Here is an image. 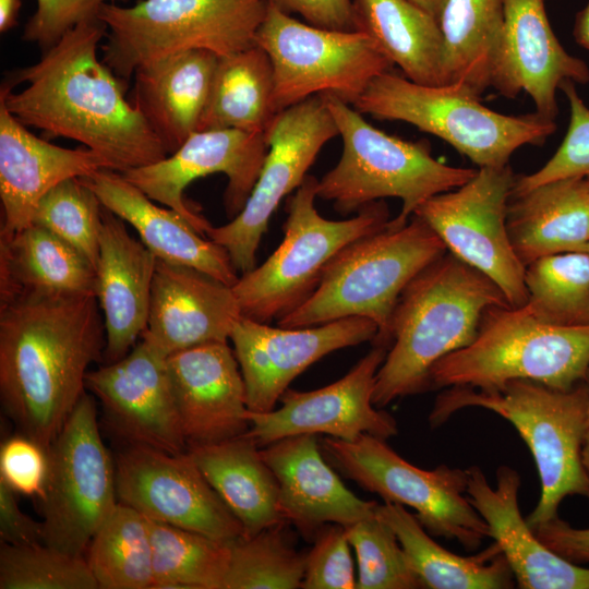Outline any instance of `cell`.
Instances as JSON below:
<instances>
[{
  "mask_svg": "<svg viewBox=\"0 0 589 589\" xmlns=\"http://www.w3.org/2000/svg\"><path fill=\"white\" fill-rule=\"evenodd\" d=\"M106 34L100 20L77 24L36 63L8 76L0 103L22 124L76 141L100 156L107 169L123 173L168 153L125 98L122 79L98 59Z\"/></svg>",
  "mask_w": 589,
  "mask_h": 589,
  "instance_id": "cell-1",
  "label": "cell"
},
{
  "mask_svg": "<svg viewBox=\"0 0 589 589\" xmlns=\"http://www.w3.org/2000/svg\"><path fill=\"white\" fill-rule=\"evenodd\" d=\"M96 296H25L0 303V397L21 434L48 449L103 358Z\"/></svg>",
  "mask_w": 589,
  "mask_h": 589,
  "instance_id": "cell-2",
  "label": "cell"
},
{
  "mask_svg": "<svg viewBox=\"0 0 589 589\" xmlns=\"http://www.w3.org/2000/svg\"><path fill=\"white\" fill-rule=\"evenodd\" d=\"M496 305H509L501 288L448 251L424 267L395 306L392 344L376 373L374 406L383 408L397 398L430 390L432 366L468 346L483 313Z\"/></svg>",
  "mask_w": 589,
  "mask_h": 589,
  "instance_id": "cell-3",
  "label": "cell"
},
{
  "mask_svg": "<svg viewBox=\"0 0 589 589\" xmlns=\"http://www.w3.org/2000/svg\"><path fill=\"white\" fill-rule=\"evenodd\" d=\"M467 407L484 408L510 422L532 454L541 493L526 518L530 527L557 517L565 497L587 496L581 452L589 431V392L584 382L566 390L528 380L496 390L453 386L437 396L429 422L437 428Z\"/></svg>",
  "mask_w": 589,
  "mask_h": 589,
  "instance_id": "cell-4",
  "label": "cell"
},
{
  "mask_svg": "<svg viewBox=\"0 0 589 589\" xmlns=\"http://www.w3.org/2000/svg\"><path fill=\"white\" fill-rule=\"evenodd\" d=\"M447 252L434 230L412 215L399 228L363 236L326 264L312 294L280 317L281 327H309L360 316L377 325L373 346L390 347L392 317L400 293L424 267Z\"/></svg>",
  "mask_w": 589,
  "mask_h": 589,
  "instance_id": "cell-5",
  "label": "cell"
},
{
  "mask_svg": "<svg viewBox=\"0 0 589 589\" xmlns=\"http://www.w3.org/2000/svg\"><path fill=\"white\" fill-rule=\"evenodd\" d=\"M323 95L342 140L337 165L317 182V197L332 201L341 214L386 197L402 202L388 226H405L434 195L454 190L477 172L435 159L426 141L410 142L370 124L356 108L333 94Z\"/></svg>",
  "mask_w": 589,
  "mask_h": 589,
  "instance_id": "cell-6",
  "label": "cell"
},
{
  "mask_svg": "<svg viewBox=\"0 0 589 589\" xmlns=\"http://www.w3.org/2000/svg\"><path fill=\"white\" fill-rule=\"evenodd\" d=\"M589 368V326L541 322L525 306L496 305L482 315L474 339L431 369V389L496 390L516 380L570 389Z\"/></svg>",
  "mask_w": 589,
  "mask_h": 589,
  "instance_id": "cell-7",
  "label": "cell"
},
{
  "mask_svg": "<svg viewBox=\"0 0 589 589\" xmlns=\"http://www.w3.org/2000/svg\"><path fill=\"white\" fill-rule=\"evenodd\" d=\"M353 107L362 115L404 121L433 134L479 168L507 166L518 148L542 145L556 130L554 120L536 111L496 112L461 83L424 85L392 71L371 81Z\"/></svg>",
  "mask_w": 589,
  "mask_h": 589,
  "instance_id": "cell-8",
  "label": "cell"
},
{
  "mask_svg": "<svg viewBox=\"0 0 589 589\" xmlns=\"http://www.w3.org/2000/svg\"><path fill=\"white\" fill-rule=\"evenodd\" d=\"M267 0H140L106 3L103 61L122 80L151 61L204 49L228 56L255 45Z\"/></svg>",
  "mask_w": 589,
  "mask_h": 589,
  "instance_id": "cell-9",
  "label": "cell"
},
{
  "mask_svg": "<svg viewBox=\"0 0 589 589\" xmlns=\"http://www.w3.org/2000/svg\"><path fill=\"white\" fill-rule=\"evenodd\" d=\"M317 182L306 175L289 195L281 243L232 286L243 317L263 323L278 321L312 294L324 267L340 249L385 228L390 220L384 200L363 206L348 219L324 218L314 204Z\"/></svg>",
  "mask_w": 589,
  "mask_h": 589,
  "instance_id": "cell-10",
  "label": "cell"
},
{
  "mask_svg": "<svg viewBox=\"0 0 589 589\" xmlns=\"http://www.w3.org/2000/svg\"><path fill=\"white\" fill-rule=\"evenodd\" d=\"M320 443L332 467L384 502L414 509L431 536L456 540L471 551L490 538L488 524L467 495V469L445 464L421 469L398 455L386 440L370 434L353 441L327 436Z\"/></svg>",
  "mask_w": 589,
  "mask_h": 589,
  "instance_id": "cell-11",
  "label": "cell"
},
{
  "mask_svg": "<svg viewBox=\"0 0 589 589\" xmlns=\"http://www.w3.org/2000/svg\"><path fill=\"white\" fill-rule=\"evenodd\" d=\"M255 44L271 59L278 112L321 94L353 106L371 81L394 65L365 33L314 26L272 3Z\"/></svg>",
  "mask_w": 589,
  "mask_h": 589,
  "instance_id": "cell-12",
  "label": "cell"
},
{
  "mask_svg": "<svg viewBox=\"0 0 589 589\" xmlns=\"http://www.w3.org/2000/svg\"><path fill=\"white\" fill-rule=\"evenodd\" d=\"M40 505L44 543L84 555L118 505L115 458L99 431L96 402L84 393L47 449Z\"/></svg>",
  "mask_w": 589,
  "mask_h": 589,
  "instance_id": "cell-13",
  "label": "cell"
},
{
  "mask_svg": "<svg viewBox=\"0 0 589 589\" xmlns=\"http://www.w3.org/2000/svg\"><path fill=\"white\" fill-rule=\"evenodd\" d=\"M516 177L509 165L478 168L466 183L432 196L413 215L434 230L449 253L491 278L512 308H521L528 299L526 266L506 224Z\"/></svg>",
  "mask_w": 589,
  "mask_h": 589,
  "instance_id": "cell-14",
  "label": "cell"
},
{
  "mask_svg": "<svg viewBox=\"0 0 589 589\" xmlns=\"http://www.w3.org/2000/svg\"><path fill=\"white\" fill-rule=\"evenodd\" d=\"M338 135L323 95L280 111L266 132L268 151L242 211L206 237L228 252L237 272L255 267L256 251L281 200L302 183L322 147Z\"/></svg>",
  "mask_w": 589,
  "mask_h": 589,
  "instance_id": "cell-15",
  "label": "cell"
},
{
  "mask_svg": "<svg viewBox=\"0 0 589 589\" xmlns=\"http://www.w3.org/2000/svg\"><path fill=\"white\" fill-rule=\"evenodd\" d=\"M115 464L119 503L148 519L226 542L243 534L239 520L188 452L127 445Z\"/></svg>",
  "mask_w": 589,
  "mask_h": 589,
  "instance_id": "cell-16",
  "label": "cell"
},
{
  "mask_svg": "<svg viewBox=\"0 0 589 589\" xmlns=\"http://www.w3.org/2000/svg\"><path fill=\"white\" fill-rule=\"evenodd\" d=\"M267 151L266 133L236 129L195 131L164 159L122 175L154 202L175 209L206 236L212 225L187 203L184 189L195 179L226 175L224 206L232 219L248 201Z\"/></svg>",
  "mask_w": 589,
  "mask_h": 589,
  "instance_id": "cell-17",
  "label": "cell"
},
{
  "mask_svg": "<svg viewBox=\"0 0 589 589\" xmlns=\"http://www.w3.org/2000/svg\"><path fill=\"white\" fill-rule=\"evenodd\" d=\"M387 351L373 346L346 375L322 388L309 392L288 388L277 409L266 412L248 409L247 434L259 447L299 434H325L344 441H353L362 434L383 440L397 435L394 417L373 404L376 373Z\"/></svg>",
  "mask_w": 589,
  "mask_h": 589,
  "instance_id": "cell-18",
  "label": "cell"
},
{
  "mask_svg": "<svg viewBox=\"0 0 589 589\" xmlns=\"http://www.w3.org/2000/svg\"><path fill=\"white\" fill-rule=\"evenodd\" d=\"M377 325L351 316L309 327H272L241 316L229 339L245 386L247 407L254 412L275 408L289 384L326 354L373 341Z\"/></svg>",
  "mask_w": 589,
  "mask_h": 589,
  "instance_id": "cell-19",
  "label": "cell"
},
{
  "mask_svg": "<svg viewBox=\"0 0 589 589\" xmlns=\"http://www.w3.org/2000/svg\"><path fill=\"white\" fill-rule=\"evenodd\" d=\"M86 388L100 401L108 428L127 445L187 452L167 356L144 338L118 361L88 371Z\"/></svg>",
  "mask_w": 589,
  "mask_h": 589,
  "instance_id": "cell-20",
  "label": "cell"
},
{
  "mask_svg": "<svg viewBox=\"0 0 589 589\" xmlns=\"http://www.w3.org/2000/svg\"><path fill=\"white\" fill-rule=\"evenodd\" d=\"M502 1L503 43L492 87L507 98L527 93L537 113L555 120L556 92L565 82L589 83V68L558 41L544 0Z\"/></svg>",
  "mask_w": 589,
  "mask_h": 589,
  "instance_id": "cell-21",
  "label": "cell"
},
{
  "mask_svg": "<svg viewBox=\"0 0 589 589\" xmlns=\"http://www.w3.org/2000/svg\"><path fill=\"white\" fill-rule=\"evenodd\" d=\"M167 368L188 446L216 443L248 432L244 381L227 341L172 353L167 357Z\"/></svg>",
  "mask_w": 589,
  "mask_h": 589,
  "instance_id": "cell-22",
  "label": "cell"
},
{
  "mask_svg": "<svg viewBox=\"0 0 589 589\" xmlns=\"http://www.w3.org/2000/svg\"><path fill=\"white\" fill-rule=\"evenodd\" d=\"M242 316L232 286L196 268L157 259L142 338L165 356L226 342Z\"/></svg>",
  "mask_w": 589,
  "mask_h": 589,
  "instance_id": "cell-23",
  "label": "cell"
},
{
  "mask_svg": "<svg viewBox=\"0 0 589 589\" xmlns=\"http://www.w3.org/2000/svg\"><path fill=\"white\" fill-rule=\"evenodd\" d=\"M279 486V512L305 538L326 524L345 527L375 513L377 503L353 494L329 466L316 434L280 438L260 448Z\"/></svg>",
  "mask_w": 589,
  "mask_h": 589,
  "instance_id": "cell-24",
  "label": "cell"
},
{
  "mask_svg": "<svg viewBox=\"0 0 589 589\" xmlns=\"http://www.w3.org/2000/svg\"><path fill=\"white\" fill-rule=\"evenodd\" d=\"M467 495L489 526L520 589H589V568L570 563L534 534L519 510V473L502 465L492 488L479 466L467 468Z\"/></svg>",
  "mask_w": 589,
  "mask_h": 589,
  "instance_id": "cell-25",
  "label": "cell"
},
{
  "mask_svg": "<svg viewBox=\"0 0 589 589\" xmlns=\"http://www.w3.org/2000/svg\"><path fill=\"white\" fill-rule=\"evenodd\" d=\"M107 168L87 147L64 148L31 133L0 103V236L33 224L38 203L58 183Z\"/></svg>",
  "mask_w": 589,
  "mask_h": 589,
  "instance_id": "cell-26",
  "label": "cell"
},
{
  "mask_svg": "<svg viewBox=\"0 0 589 589\" xmlns=\"http://www.w3.org/2000/svg\"><path fill=\"white\" fill-rule=\"evenodd\" d=\"M124 220L103 206L96 266V298L104 315L103 358H123L144 333L157 257L127 230Z\"/></svg>",
  "mask_w": 589,
  "mask_h": 589,
  "instance_id": "cell-27",
  "label": "cell"
},
{
  "mask_svg": "<svg viewBox=\"0 0 589 589\" xmlns=\"http://www.w3.org/2000/svg\"><path fill=\"white\" fill-rule=\"evenodd\" d=\"M81 180L103 206L136 230L157 259L196 268L229 286L239 279L225 248L201 235L175 209L156 205L122 173L101 168Z\"/></svg>",
  "mask_w": 589,
  "mask_h": 589,
  "instance_id": "cell-28",
  "label": "cell"
},
{
  "mask_svg": "<svg viewBox=\"0 0 589 589\" xmlns=\"http://www.w3.org/2000/svg\"><path fill=\"white\" fill-rule=\"evenodd\" d=\"M219 56L204 49L170 55L134 72L132 105L169 154L197 131Z\"/></svg>",
  "mask_w": 589,
  "mask_h": 589,
  "instance_id": "cell-29",
  "label": "cell"
},
{
  "mask_svg": "<svg viewBox=\"0 0 589 589\" xmlns=\"http://www.w3.org/2000/svg\"><path fill=\"white\" fill-rule=\"evenodd\" d=\"M506 224L512 245L525 266L546 255L585 251L589 243L586 177L553 180L512 195Z\"/></svg>",
  "mask_w": 589,
  "mask_h": 589,
  "instance_id": "cell-30",
  "label": "cell"
},
{
  "mask_svg": "<svg viewBox=\"0 0 589 589\" xmlns=\"http://www.w3.org/2000/svg\"><path fill=\"white\" fill-rule=\"evenodd\" d=\"M96 296V271L76 249L32 224L0 236V303L25 296Z\"/></svg>",
  "mask_w": 589,
  "mask_h": 589,
  "instance_id": "cell-31",
  "label": "cell"
},
{
  "mask_svg": "<svg viewBox=\"0 0 589 589\" xmlns=\"http://www.w3.org/2000/svg\"><path fill=\"white\" fill-rule=\"evenodd\" d=\"M247 433L233 438L189 445L205 479L242 526L243 534H254L283 520L277 479Z\"/></svg>",
  "mask_w": 589,
  "mask_h": 589,
  "instance_id": "cell-32",
  "label": "cell"
},
{
  "mask_svg": "<svg viewBox=\"0 0 589 589\" xmlns=\"http://www.w3.org/2000/svg\"><path fill=\"white\" fill-rule=\"evenodd\" d=\"M376 515L396 533L408 562L428 589H509L516 587L510 566L493 542L472 556L440 545L405 506L384 502Z\"/></svg>",
  "mask_w": 589,
  "mask_h": 589,
  "instance_id": "cell-33",
  "label": "cell"
},
{
  "mask_svg": "<svg viewBox=\"0 0 589 589\" xmlns=\"http://www.w3.org/2000/svg\"><path fill=\"white\" fill-rule=\"evenodd\" d=\"M356 31L365 33L408 80L442 85L444 43L435 17L408 0H352Z\"/></svg>",
  "mask_w": 589,
  "mask_h": 589,
  "instance_id": "cell-34",
  "label": "cell"
},
{
  "mask_svg": "<svg viewBox=\"0 0 589 589\" xmlns=\"http://www.w3.org/2000/svg\"><path fill=\"white\" fill-rule=\"evenodd\" d=\"M437 22L444 43V84L461 83L480 96L492 87L501 57L503 1L445 0Z\"/></svg>",
  "mask_w": 589,
  "mask_h": 589,
  "instance_id": "cell-35",
  "label": "cell"
},
{
  "mask_svg": "<svg viewBox=\"0 0 589 589\" xmlns=\"http://www.w3.org/2000/svg\"><path fill=\"white\" fill-rule=\"evenodd\" d=\"M278 113L272 62L255 44L219 56L197 131L236 129L266 133Z\"/></svg>",
  "mask_w": 589,
  "mask_h": 589,
  "instance_id": "cell-36",
  "label": "cell"
},
{
  "mask_svg": "<svg viewBox=\"0 0 589 589\" xmlns=\"http://www.w3.org/2000/svg\"><path fill=\"white\" fill-rule=\"evenodd\" d=\"M98 589H151L153 554L148 518L118 503L86 552Z\"/></svg>",
  "mask_w": 589,
  "mask_h": 589,
  "instance_id": "cell-37",
  "label": "cell"
},
{
  "mask_svg": "<svg viewBox=\"0 0 589 589\" xmlns=\"http://www.w3.org/2000/svg\"><path fill=\"white\" fill-rule=\"evenodd\" d=\"M153 554L151 589H225L230 542L148 519Z\"/></svg>",
  "mask_w": 589,
  "mask_h": 589,
  "instance_id": "cell-38",
  "label": "cell"
},
{
  "mask_svg": "<svg viewBox=\"0 0 589 589\" xmlns=\"http://www.w3.org/2000/svg\"><path fill=\"white\" fill-rule=\"evenodd\" d=\"M525 309L541 322L589 326V254L573 251L546 255L526 266Z\"/></svg>",
  "mask_w": 589,
  "mask_h": 589,
  "instance_id": "cell-39",
  "label": "cell"
},
{
  "mask_svg": "<svg viewBox=\"0 0 589 589\" xmlns=\"http://www.w3.org/2000/svg\"><path fill=\"white\" fill-rule=\"evenodd\" d=\"M287 521L230 542L225 589H298L302 587L306 553L298 552Z\"/></svg>",
  "mask_w": 589,
  "mask_h": 589,
  "instance_id": "cell-40",
  "label": "cell"
},
{
  "mask_svg": "<svg viewBox=\"0 0 589 589\" xmlns=\"http://www.w3.org/2000/svg\"><path fill=\"white\" fill-rule=\"evenodd\" d=\"M0 589H98V585L84 555L45 543H1Z\"/></svg>",
  "mask_w": 589,
  "mask_h": 589,
  "instance_id": "cell-41",
  "label": "cell"
},
{
  "mask_svg": "<svg viewBox=\"0 0 589 589\" xmlns=\"http://www.w3.org/2000/svg\"><path fill=\"white\" fill-rule=\"evenodd\" d=\"M33 224L51 231L76 249L96 271L103 226V205L81 178L63 180L48 191Z\"/></svg>",
  "mask_w": 589,
  "mask_h": 589,
  "instance_id": "cell-42",
  "label": "cell"
},
{
  "mask_svg": "<svg viewBox=\"0 0 589 589\" xmlns=\"http://www.w3.org/2000/svg\"><path fill=\"white\" fill-rule=\"evenodd\" d=\"M345 531L357 557V589L423 588L396 533L376 513Z\"/></svg>",
  "mask_w": 589,
  "mask_h": 589,
  "instance_id": "cell-43",
  "label": "cell"
},
{
  "mask_svg": "<svg viewBox=\"0 0 589 589\" xmlns=\"http://www.w3.org/2000/svg\"><path fill=\"white\" fill-rule=\"evenodd\" d=\"M560 89L569 103L566 134L554 155L540 169L516 177L512 195L553 180L589 176V107L576 92L574 82L563 83Z\"/></svg>",
  "mask_w": 589,
  "mask_h": 589,
  "instance_id": "cell-44",
  "label": "cell"
},
{
  "mask_svg": "<svg viewBox=\"0 0 589 589\" xmlns=\"http://www.w3.org/2000/svg\"><path fill=\"white\" fill-rule=\"evenodd\" d=\"M345 526L326 524L306 553L302 589H357V577Z\"/></svg>",
  "mask_w": 589,
  "mask_h": 589,
  "instance_id": "cell-45",
  "label": "cell"
},
{
  "mask_svg": "<svg viewBox=\"0 0 589 589\" xmlns=\"http://www.w3.org/2000/svg\"><path fill=\"white\" fill-rule=\"evenodd\" d=\"M127 1L129 0H37L36 11L28 19L22 39L47 50L77 24L99 20L104 4Z\"/></svg>",
  "mask_w": 589,
  "mask_h": 589,
  "instance_id": "cell-46",
  "label": "cell"
},
{
  "mask_svg": "<svg viewBox=\"0 0 589 589\" xmlns=\"http://www.w3.org/2000/svg\"><path fill=\"white\" fill-rule=\"evenodd\" d=\"M48 471L47 450L21 434L5 440L0 448V479L16 493L40 498Z\"/></svg>",
  "mask_w": 589,
  "mask_h": 589,
  "instance_id": "cell-47",
  "label": "cell"
},
{
  "mask_svg": "<svg viewBox=\"0 0 589 589\" xmlns=\"http://www.w3.org/2000/svg\"><path fill=\"white\" fill-rule=\"evenodd\" d=\"M281 10L300 14L314 26L356 31L352 0H267Z\"/></svg>",
  "mask_w": 589,
  "mask_h": 589,
  "instance_id": "cell-48",
  "label": "cell"
},
{
  "mask_svg": "<svg viewBox=\"0 0 589 589\" xmlns=\"http://www.w3.org/2000/svg\"><path fill=\"white\" fill-rule=\"evenodd\" d=\"M0 540L7 544L44 543L43 521L24 514L17 504L16 492L0 479Z\"/></svg>",
  "mask_w": 589,
  "mask_h": 589,
  "instance_id": "cell-49",
  "label": "cell"
},
{
  "mask_svg": "<svg viewBox=\"0 0 589 589\" xmlns=\"http://www.w3.org/2000/svg\"><path fill=\"white\" fill-rule=\"evenodd\" d=\"M531 528L543 544L566 561L578 565L589 562V528H574L558 516Z\"/></svg>",
  "mask_w": 589,
  "mask_h": 589,
  "instance_id": "cell-50",
  "label": "cell"
},
{
  "mask_svg": "<svg viewBox=\"0 0 589 589\" xmlns=\"http://www.w3.org/2000/svg\"><path fill=\"white\" fill-rule=\"evenodd\" d=\"M22 0H0V32L7 33L17 24Z\"/></svg>",
  "mask_w": 589,
  "mask_h": 589,
  "instance_id": "cell-51",
  "label": "cell"
},
{
  "mask_svg": "<svg viewBox=\"0 0 589 589\" xmlns=\"http://www.w3.org/2000/svg\"><path fill=\"white\" fill-rule=\"evenodd\" d=\"M573 36L578 45L589 51V1L575 16Z\"/></svg>",
  "mask_w": 589,
  "mask_h": 589,
  "instance_id": "cell-52",
  "label": "cell"
},
{
  "mask_svg": "<svg viewBox=\"0 0 589 589\" xmlns=\"http://www.w3.org/2000/svg\"><path fill=\"white\" fill-rule=\"evenodd\" d=\"M414 5L419 7L436 20L441 13L442 7L445 0H408Z\"/></svg>",
  "mask_w": 589,
  "mask_h": 589,
  "instance_id": "cell-53",
  "label": "cell"
},
{
  "mask_svg": "<svg viewBox=\"0 0 589 589\" xmlns=\"http://www.w3.org/2000/svg\"><path fill=\"white\" fill-rule=\"evenodd\" d=\"M581 456H582V464H584L585 470H586L588 479H589V431L586 434V437H585V441H584ZM587 497L589 500V490H588V493H587Z\"/></svg>",
  "mask_w": 589,
  "mask_h": 589,
  "instance_id": "cell-54",
  "label": "cell"
},
{
  "mask_svg": "<svg viewBox=\"0 0 589 589\" xmlns=\"http://www.w3.org/2000/svg\"><path fill=\"white\" fill-rule=\"evenodd\" d=\"M582 382H584V384L586 385V387H587V389L589 392V368H588V370L586 372V375H585V378H584Z\"/></svg>",
  "mask_w": 589,
  "mask_h": 589,
  "instance_id": "cell-55",
  "label": "cell"
},
{
  "mask_svg": "<svg viewBox=\"0 0 589 589\" xmlns=\"http://www.w3.org/2000/svg\"><path fill=\"white\" fill-rule=\"evenodd\" d=\"M586 180H587V184H588V188H589V176L586 177Z\"/></svg>",
  "mask_w": 589,
  "mask_h": 589,
  "instance_id": "cell-56",
  "label": "cell"
},
{
  "mask_svg": "<svg viewBox=\"0 0 589 589\" xmlns=\"http://www.w3.org/2000/svg\"><path fill=\"white\" fill-rule=\"evenodd\" d=\"M585 251H587V252H588V254H589V243H588V245H587V248H586V250H585Z\"/></svg>",
  "mask_w": 589,
  "mask_h": 589,
  "instance_id": "cell-57",
  "label": "cell"
}]
</instances>
